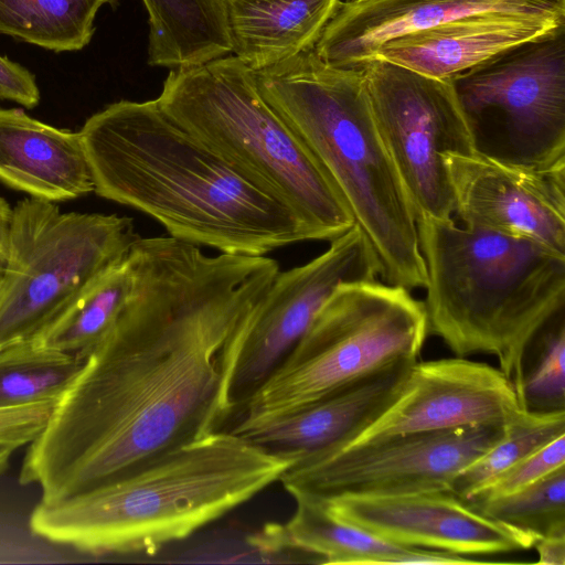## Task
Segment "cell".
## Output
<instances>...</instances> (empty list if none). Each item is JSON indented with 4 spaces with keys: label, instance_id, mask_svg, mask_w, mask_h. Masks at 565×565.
<instances>
[{
    "label": "cell",
    "instance_id": "cell-1",
    "mask_svg": "<svg viewBox=\"0 0 565 565\" xmlns=\"http://www.w3.org/2000/svg\"><path fill=\"white\" fill-rule=\"evenodd\" d=\"M132 288L29 445L19 481L41 501L76 495L220 430L222 351L267 290V256L204 254L171 236L129 250Z\"/></svg>",
    "mask_w": 565,
    "mask_h": 565
},
{
    "label": "cell",
    "instance_id": "cell-2",
    "mask_svg": "<svg viewBox=\"0 0 565 565\" xmlns=\"http://www.w3.org/2000/svg\"><path fill=\"white\" fill-rule=\"evenodd\" d=\"M78 132L94 192L149 215L171 237L247 256L312 241L288 207L174 122L157 99L109 104Z\"/></svg>",
    "mask_w": 565,
    "mask_h": 565
},
{
    "label": "cell",
    "instance_id": "cell-3",
    "mask_svg": "<svg viewBox=\"0 0 565 565\" xmlns=\"http://www.w3.org/2000/svg\"><path fill=\"white\" fill-rule=\"evenodd\" d=\"M298 459L220 429L97 488L40 500L29 526L41 539L93 555L153 554L279 481Z\"/></svg>",
    "mask_w": 565,
    "mask_h": 565
},
{
    "label": "cell",
    "instance_id": "cell-4",
    "mask_svg": "<svg viewBox=\"0 0 565 565\" xmlns=\"http://www.w3.org/2000/svg\"><path fill=\"white\" fill-rule=\"evenodd\" d=\"M254 75L262 96L337 186L383 281L425 288L416 218L374 121L361 68L328 65L311 49Z\"/></svg>",
    "mask_w": 565,
    "mask_h": 565
},
{
    "label": "cell",
    "instance_id": "cell-5",
    "mask_svg": "<svg viewBox=\"0 0 565 565\" xmlns=\"http://www.w3.org/2000/svg\"><path fill=\"white\" fill-rule=\"evenodd\" d=\"M416 224L428 333L455 356L494 355L521 402L526 348L565 308V256L527 239L459 227L451 217Z\"/></svg>",
    "mask_w": 565,
    "mask_h": 565
},
{
    "label": "cell",
    "instance_id": "cell-6",
    "mask_svg": "<svg viewBox=\"0 0 565 565\" xmlns=\"http://www.w3.org/2000/svg\"><path fill=\"white\" fill-rule=\"evenodd\" d=\"M157 102L241 177L288 207L312 241H332L355 225L328 173L235 55L171 70Z\"/></svg>",
    "mask_w": 565,
    "mask_h": 565
},
{
    "label": "cell",
    "instance_id": "cell-7",
    "mask_svg": "<svg viewBox=\"0 0 565 565\" xmlns=\"http://www.w3.org/2000/svg\"><path fill=\"white\" fill-rule=\"evenodd\" d=\"M428 334L424 301L376 279L339 286L291 352L239 407L235 426L313 403L396 361L417 360Z\"/></svg>",
    "mask_w": 565,
    "mask_h": 565
},
{
    "label": "cell",
    "instance_id": "cell-8",
    "mask_svg": "<svg viewBox=\"0 0 565 565\" xmlns=\"http://www.w3.org/2000/svg\"><path fill=\"white\" fill-rule=\"evenodd\" d=\"M139 237L127 216L62 212L34 198L18 202L0 278V349L31 340Z\"/></svg>",
    "mask_w": 565,
    "mask_h": 565
},
{
    "label": "cell",
    "instance_id": "cell-9",
    "mask_svg": "<svg viewBox=\"0 0 565 565\" xmlns=\"http://www.w3.org/2000/svg\"><path fill=\"white\" fill-rule=\"evenodd\" d=\"M473 152L507 166H565V26L451 78Z\"/></svg>",
    "mask_w": 565,
    "mask_h": 565
},
{
    "label": "cell",
    "instance_id": "cell-10",
    "mask_svg": "<svg viewBox=\"0 0 565 565\" xmlns=\"http://www.w3.org/2000/svg\"><path fill=\"white\" fill-rule=\"evenodd\" d=\"M330 242L308 263L279 270L228 335L220 393L225 419L282 363L339 286L379 276L375 255L356 225Z\"/></svg>",
    "mask_w": 565,
    "mask_h": 565
},
{
    "label": "cell",
    "instance_id": "cell-11",
    "mask_svg": "<svg viewBox=\"0 0 565 565\" xmlns=\"http://www.w3.org/2000/svg\"><path fill=\"white\" fill-rule=\"evenodd\" d=\"M358 67L374 121L416 221L450 218L455 203L444 159L475 153L452 81L381 58Z\"/></svg>",
    "mask_w": 565,
    "mask_h": 565
},
{
    "label": "cell",
    "instance_id": "cell-12",
    "mask_svg": "<svg viewBox=\"0 0 565 565\" xmlns=\"http://www.w3.org/2000/svg\"><path fill=\"white\" fill-rule=\"evenodd\" d=\"M504 426L409 433L306 455L279 481L287 492L321 499L450 491L456 476L502 438Z\"/></svg>",
    "mask_w": 565,
    "mask_h": 565
},
{
    "label": "cell",
    "instance_id": "cell-13",
    "mask_svg": "<svg viewBox=\"0 0 565 565\" xmlns=\"http://www.w3.org/2000/svg\"><path fill=\"white\" fill-rule=\"evenodd\" d=\"M465 226L536 243L565 256V166L530 170L472 154L444 159Z\"/></svg>",
    "mask_w": 565,
    "mask_h": 565
},
{
    "label": "cell",
    "instance_id": "cell-14",
    "mask_svg": "<svg viewBox=\"0 0 565 565\" xmlns=\"http://www.w3.org/2000/svg\"><path fill=\"white\" fill-rule=\"evenodd\" d=\"M318 499L334 516L403 546L466 556L524 551L536 543L533 536L483 515L450 491Z\"/></svg>",
    "mask_w": 565,
    "mask_h": 565
},
{
    "label": "cell",
    "instance_id": "cell-15",
    "mask_svg": "<svg viewBox=\"0 0 565 565\" xmlns=\"http://www.w3.org/2000/svg\"><path fill=\"white\" fill-rule=\"evenodd\" d=\"M521 411L518 393L500 369L460 356L417 361L397 398L349 445L409 433L504 425Z\"/></svg>",
    "mask_w": 565,
    "mask_h": 565
},
{
    "label": "cell",
    "instance_id": "cell-16",
    "mask_svg": "<svg viewBox=\"0 0 565 565\" xmlns=\"http://www.w3.org/2000/svg\"><path fill=\"white\" fill-rule=\"evenodd\" d=\"M487 13L565 19V0L340 1L315 51L328 65L358 67L397 36Z\"/></svg>",
    "mask_w": 565,
    "mask_h": 565
},
{
    "label": "cell",
    "instance_id": "cell-17",
    "mask_svg": "<svg viewBox=\"0 0 565 565\" xmlns=\"http://www.w3.org/2000/svg\"><path fill=\"white\" fill-rule=\"evenodd\" d=\"M416 362L396 361L294 412L231 431L271 452L302 457L339 450L392 405Z\"/></svg>",
    "mask_w": 565,
    "mask_h": 565
},
{
    "label": "cell",
    "instance_id": "cell-18",
    "mask_svg": "<svg viewBox=\"0 0 565 565\" xmlns=\"http://www.w3.org/2000/svg\"><path fill=\"white\" fill-rule=\"evenodd\" d=\"M563 26L565 19L502 13L470 15L397 36L382 44L371 58L429 77L451 79Z\"/></svg>",
    "mask_w": 565,
    "mask_h": 565
},
{
    "label": "cell",
    "instance_id": "cell-19",
    "mask_svg": "<svg viewBox=\"0 0 565 565\" xmlns=\"http://www.w3.org/2000/svg\"><path fill=\"white\" fill-rule=\"evenodd\" d=\"M296 508L285 523H268L249 543L266 553L298 552L328 564H471L465 555L384 541L328 511L305 492H288Z\"/></svg>",
    "mask_w": 565,
    "mask_h": 565
},
{
    "label": "cell",
    "instance_id": "cell-20",
    "mask_svg": "<svg viewBox=\"0 0 565 565\" xmlns=\"http://www.w3.org/2000/svg\"><path fill=\"white\" fill-rule=\"evenodd\" d=\"M0 182L53 203L94 191L79 132L46 125L20 108H0Z\"/></svg>",
    "mask_w": 565,
    "mask_h": 565
},
{
    "label": "cell",
    "instance_id": "cell-21",
    "mask_svg": "<svg viewBox=\"0 0 565 565\" xmlns=\"http://www.w3.org/2000/svg\"><path fill=\"white\" fill-rule=\"evenodd\" d=\"M232 53L253 72L315 49L340 0H223Z\"/></svg>",
    "mask_w": 565,
    "mask_h": 565
},
{
    "label": "cell",
    "instance_id": "cell-22",
    "mask_svg": "<svg viewBox=\"0 0 565 565\" xmlns=\"http://www.w3.org/2000/svg\"><path fill=\"white\" fill-rule=\"evenodd\" d=\"M148 12V64L171 70L232 53L223 0H142Z\"/></svg>",
    "mask_w": 565,
    "mask_h": 565
},
{
    "label": "cell",
    "instance_id": "cell-23",
    "mask_svg": "<svg viewBox=\"0 0 565 565\" xmlns=\"http://www.w3.org/2000/svg\"><path fill=\"white\" fill-rule=\"evenodd\" d=\"M132 280L127 255L93 279L31 340L84 361L115 324Z\"/></svg>",
    "mask_w": 565,
    "mask_h": 565
},
{
    "label": "cell",
    "instance_id": "cell-24",
    "mask_svg": "<svg viewBox=\"0 0 565 565\" xmlns=\"http://www.w3.org/2000/svg\"><path fill=\"white\" fill-rule=\"evenodd\" d=\"M120 0H0V34L54 52L79 51L104 4Z\"/></svg>",
    "mask_w": 565,
    "mask_h": 565
},
{
    "label": "cell",
    "instance_id": "cell-25",
    "mask_svg": "<svg viewBox=\"0 0 565 565\" xmlns=\"http://www.w3.org/2000/svg\"><path fill=\"white\" fill-rule=\"evenodd\" d=\"M83 360L32 340L0 349V409L58 399Z\"/></svg>",
    "mask_w": 565,
    "mask_h": 565
},
{
    "label": "cell",
    "instance_id": "cell-26",
    "mask_svg": "<svg viewBox=\"0 0 565 565\" xmlns=\"http://www.w3.org/2000/svg\"><path fill=\"white\" fill-rule=\"evenodd\" d=\"M565 435V411H521L504 426V435L454 479L450 492L467 500L497 476Z\"/></svg>",
    "mask_w": 565,
    "mask_h": 565
},
{
    "label": "cell",
    "instance_id": "cell-27",
    "mask_svg": "<svg viewBox=\"0 0 565 565\" xmlns=\"http://www.w3.org/2000/svg\"><path fill=\"white\" fill-rule=\"evenodd\" d=\"M467 503L483 515L533 536L536 542L565 536V466L511 494Z\"/></svg>",
    "mask_w": 565,
    "mask_h": 565
},
{
    "label": "cell",
    "instance_id": "cell-28",
    "mask_svg": "<svg viewBox=\"0 0 565 565\" xmlns=\"http://www.w3.org/2000/svg\"><path fill=\"white\" fill-rule=\"evenodd\" d=\"M521 405L537 413L565 411V308L539 329L526 348Z\"/></svg>",
    "mask_w": 565,
    "mask_h": 565
},
{
    "label": "cell",
    "instance_id": "cell-29",
    "mask_svg": "<svg viewBox=\"0 0 565 565\" xmlns=\"http://www.w3.org/2000/svg\"><path fill=\"white\" fill-rule=\"evenodd\" d=\"M565 466V435L513 465L466 501H482L522 490Z\"/></svg>",
    "mask_w": 565,
    "mask_h": 565
},
{
    "label": "cell",
    "instance_id": "cell-30",
    "mask_svg": "<svg viewBox=\"0 0 565 565\" xmlns=\"http://www.w3.org/2000/svg\"><path fill=\"white\" fill-rule=\"evenodd\" d=\"M57 399L0 409V446H29L44 429Z\"/></svg>",
    "mask_w": 565,
    "mask_h": 565
},
{
    "label": "cell",
    "instance_id": "cell-31",
    "mask_svg": "<svg viewBox=\"0 0 565 565\" xmlns=\"http://www.w3.org/2000/svg\"><path fill=\"white\" fill-rule=\"evenodd\" d=\"M11 100L26 108L40 102L35 77L26 68L0 56V100Z\"/></svg>",
    "mask_w": 565,
    "mask_h": 565
},
{
    "label": "cell",
    "instance_id": "cell-32",
    "mask_svg": "<svg viewBox=\"0 0 565 565\" xmlns=\"http://www.w3.org/2000/svg\"><path fill=\"white\" fill-rule=\"evenodd\" d=\"M534 547L537 551V564L564 565L565 564V536H553L539 540Z\"/></svg>",
    "mask_w": 565,
    "mask_h": 565
},
{
    "label": "cell",
    "instance_id": "cell-33",
    "mask_svg": "<svg viewBox=\"0 0 565 565\" xmlns=\"http://www.w3.org/2000/svg\"><path fill=\"white\" fill-rule=\"evenodd\" d=\"M12 214V207L10 204L0 196V267L3 268L7 246H8V234L10 227V220Z\"/></svg>",
    "mask_w": 565,
    "mask_h": 565
},
{
    "label": "cell",
    "instance_id": "cell-34",
    "mask_svg": "<svg viewBox=\"0 0 565 565\" xmlns=\"http://www.w3.org/2000/svg\"><path fill=\"white\" fill-rule=\"evenodd\" d=\"M15 451V449L7 447V446H0V475H2L10 462V458L12 454Z\"/></svg>",
    "mask_w": 565,
    "mask_h": 565
},
{
    "label": "cell",
    "instance_id": "cell-35",
    "mask_svg": "<svg viewBox=\"0 0 565 565\" xmlns=\"http://www.w3.org/2000/svg\"><path fill=\"white\" fill-rule=\"evenodd\" d=\"M342 2H354V1H359V0H340Z\"/></svg>",
    "mask_w": 565,
    "mask_h": 565
},
{
    "label": "cell",
    "instance_id": "cell-36",
    "mask_svg": "<svg viewBox=\"0 0 565 565\" xmlns=\"http://www.w3.org/2000/svg\"><path fill=\"white\" fill-rule=\"evenodd\" d=\"M1 274H2V268L0 267V278H1Z\"/></svg>",
    "mask_w": 565,
    "mask_h": 565
}]
</instances>
